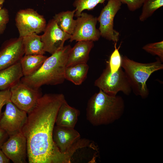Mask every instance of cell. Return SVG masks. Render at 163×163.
I'll return each instance as SVG.
<instances>
[{"instance_id": "6da1fadb", "label": "cell", "mask_w": 163, "mask_h": 163, "mask_svg": "<svg viewBox=\"0 0 163 163\" xmlns=\"http://www.w3.org/2000/svg\"><path fill=\"white\" fill-rule=\"evenodd\" d=\"M65 100L62 94H45L27 113L22 132L27 140L29 163H68L66 154L60 152L53 137L58 110Z\"/></svg>"}, {"instance_id": "7a4b0ae2", "label": "cell", "mask_w": 163, "mask_h": 163, "mask_svg": "<svg viewBox=\"0 0 163 163\" xmlns=\"http://www.w3.org/2000/svg\"><path fill=\"white\" fill-rule=\"evenodd\" d=\"M124 109V102L121 96L110 95L99 89L88 101L86 119L94 126L108 125L120 119Z\"/></svg>"}, {"instance_id": "3957f363", "label": "cell", "mask_w": 163, "mask_h": 163, "mask_svg": "<svg viewBox=\"0 0 163 163\" xmlns=\"http://www.w3.org/2000/svg\"><path fill=\"white\" fill-rule=\"evenodd\" d=\"M71 48L70 45H66L51 54L37 71L30 75L23 77L20 81L36 89H39L45 85H53L62 83L65 80L67 59Z\"/></svg>"}, {"instance_id": "277c9868", "label": "cell", "mask_w": 163, "mask_h": 163, "mask_svg": "<svg viewBox=\"0 0 163 163\" xmlns=\"http://www.w3.org/2000/svg\"><path fill=\"white\" fill-rule=\"evenodd\" d=\"M160 59L148 63H142L132 60L126 56L122 57L121 67L123 69L134 94L145 99L149 91L146 82L152 74L163 69Z\"/></svg>"}, {"instance_id": "5b68a950", "label": "cell", "mask_w": 163, "mask_h": 163, "mask_svg": "<svg viewBox=\"0 0 163 163\" xmlns=\"http://www.w3.org/2000/svg\"><path fill=\"white\" fill-rule=\"evenodd\" d=\"M94 85L111 95H116L120 91L128 95L132 91L130 84L122 68L121 67L117 72L111 73L108 65L95 81Z\"/></svg>"}, {"instance_id": "8992f818", "label": "cell", "mask_w": 163, "mask_h": 163, "mask_svg": "<svg viewBox=\"0 0 163 163\" xmlns=\"http://www.w3.org/2000/svg\"><path fill=\"white\" fill-rule=\"evenodd\" d=\"M122 4L119 0H108L97 18L101 36L114 43L119 41L120 34L114 29V19Z\"/></svg>"}, {"instance_id": "52a82bcc", "label": "cell", "mask_w": 163, "mask_h": 163, "mask_svg": "<svg viewBox=\"0 0 163 163\" xmlns=\"http://www.w3.org/2000/svg\"><path fill=\"white\" fill-rule=\"evenodd\" d=\"M15 22L20 37L33 33L39 34L44 31L46 26L43 17L30 8L19 11L16 15Z\"/></svg>"}, {"instance_id": "ba28073f", "label": "cell", "mask_w": 163, "mask_h": 163, "mask_svg": "<svg viewBox=\"0 0 163 163\" xmlns=\"http://www.w3.org/2000/svg\"><path fill=\"white\" fill-rule=\"evenodd\" d=\"M10 90L11 102L27 113L33 109L42 95L39 89L32 88L21 81L12 86Z\"/></svg>"}, {"instance_id": "9c48e42d", "label": "cell", "mask_w": 163, "mask_h": 163, "mask_svg": "<svg viewBox=\"0 0 163 163\" xmlns=\"http://www.w3.org/2000/svg\"><path fill=\"white\" fill-rule=\"evenodd\" d=\"M0 118V126L8 136L22 132L26 123L27 113L16 107L10 100L6 104Z\"/></svg>"}, {"instance_id": "30bf717a", "label": "cell", "mask_w": 163, "mask_h": 163, "mask_svg": "<svg viewBox=\"0 0 163 163\" xmlns=\"http://www.w3.org/2000/svg\"><path fill=\"white\" fill-rule=\"evenodd\" d=\"M76 24L70 41L73 40L97 41L100 37V32L96 28L97 18L86 13L82 12L77 17Z\"/></svg>"}, {"instance_id": "8fae6325", "label": "cell", "mask_w": 163, "mask_h": 163, "mask_svg": "<svg viewBox=\"0 0 163 163\" xmlns=\"http://www.w3.org/2000/svg\"><path fill=\"white\" fill-rule=\"evenodd\" d=\"M43 32L41 36L44 50L51 54L62 48L71 35L60 29L53 19L49 21Z\"/></svg>"}, {"instance_id": "7c38bea8", "label": "cell", "mask_w": 163, "mask_h": 163, "mask_svg": "<svg viewBox=\"0 0 163 163\" xmlns=\"http://www.w3.org/2000/svg\"><path fill=\"white\" fill-rule=\"evenodd\" d=\"M1 149L14 163H26L27 143L22 132L9 136Z\"/></svg>"}, {"instance_id": "4fadbf2b", "label": "cell", "mask_w": 163, "mask_h": 163, "mask_svg": "<svg viewBox=\"0 0 163 163\" xmlns=\"http://www.w3.org/2000/svg\"><path fill=\"white\" fill-rule=\"evenodd\" d=\"M24 54L22 37L5 43L0 50V71L19 62Z\"/></svg>"}, {"instance_id": "5bb4252c", "label": "cell", "mask_w": 163, "mask_h": 163, "mask_svg": "<svg viewBox=\"0 0 163 163\" xmlns=\"http://www.w3.org/2000/svg\"><path fill=\"white\" fill-rule=\"evenodd\" d=\"M54 141L60 151L66 153L73 145L80 138L79 133L74 128L64 127L56 125L53 132Z\"/></svg>"}, {"instance_id": "9a60e30c", "label": "cell", "mask_w": 163, "mask_h": 163, "mask_svg": "<svg viewBox=\"0 0 163 163\" xmlns=\"http://www.w3.org/2000/svg\"><path fill=\"white\" fill-rule=\"evenodd\" d=\"M93 41H79L71 48L66 62V67L75 64L87 63L89 53L94 46Z\"/></svg>"}, {"instance_id": "2e32d148", "label": "cell", "mask_w": 163, "mask_h": 163, "mask_svg": "<svg viewBox=\"0 0 163 163\" xmlns=\"http://www.w3.org/2000/svg\"><path fill=\"white\" fill-rule=\"evenodd\" d=\"M80 114L79 110L69 105L65 100L58 110L55 124L61 127L74 128Z\"/></svg>"}, {"instance_id": "e0dca14e", "label": "cell", "mask_w": 163, "mask_h": 163, "mask_svg": "<svg viewBox=\"0 0 163 163\" xmlns=\"http://www.w3.org/2000/svg\"><path fill=\"white\" fill-rule=\"evenodd\" d=\"M20 62L0 71V90L10 89L23 77Z\"/></svg>"}, {"instance_id": "ac0fdd59", "label": "cell", "mask_w": 163, "mask_h": 163, "mask_svg": "<svg viewBox=\"0 0 163 163\" xmlns=\"http://www.w3.org/2000/svg\"><path fill=\"white\" fill-rule=\"evenodd\" d=\"M47 57L43 55L24 56L19 61L23 76L30 75L35 72Z\"/></svg>"}, {"instance_id": "d6986e66", "label": "cell", "mask_w": 163, "mask_h": 163, "mask_svg": "<svg viewBox=\"0 0 163 163\" xmlns=\"http://www.w3.org/2000/svg\"><path fill=\"white\" fill-rule=\"evenodd\" d=\"M89 67L87 63L75 64L66 67L65 79L76 85H81L86 78Z\"/></svg>"}, {"instance_id": "ffe728a7", "label": "cell", "mask_w": 163, "mask_h": 163, "mask_svg": "<svg viewBox=\"0 0 163 163\" xmlns=\"http://www.w3.org/2000/svg\"><path fill=\"white\" fill-rule=\"evenodd\" d=\"M22 37L24 55H44L45 53L41 36L33 33Z\"/></svg>"}, {"instance_id": "44dd1931", "label": "cell", "mask_w": 163, "mask_h": 163, "mask_svg": "<svg viewBox=\"0 0 163 163\" xmlns=\"http://www.w3.org/2000/svg\"><path fill=\"white\" fill-rule=\"evenodd\" d=\"M75 12V9L62 11L53 17V19L59 28L70 35L73 33L76 24V20L73 18Z\"/></svg>"}, {"instance_id": "7402d4cb", "label": "cell", "mask_w": 163, "mask_h": 163, "mask_svg": "<svg viewBox=\"0 0 163 163\" xmlns=\"http://www.w3.org/2000/svg\"><path fill=\"white\" fill-rule=\"evenodd\" d=\"M163 6V0H144L139 20L144 21L150 17L158 9Z\"/></svg>"}, {"instance_id": "603a6c76", "label": "cell", "mask_w": 163, "mask_h": 163, "mask_svg": "<svg viewBox=\"0 0 163 163\" xmlns=\"http://www.w3.org/2000/svg\"><path fill=\"white\" fill-rule=\"evenodd\" d=\"M106 0H75L73 3V6L75 7L74 15L78 17L84 10H92L97 4L103 3Z\"/></svg>"}, {"instance_id": "cb8c5ba5", "label": "cell", "mask_w": 163, "mask_h": 163, "mask_svg": "<svg viewBox=\"0 0 163 163\" xmlns=\"http://www.w3.org/2000/svg\"><path fill=\"white\" fill-rule=\"evenodd\" d=\"M142 49L152 55L157 56L163 62V41L148 43L144 45Z\"/></svg>"}, {"instance_id": "d4e9b609", "label": "cell", "mask_w": 163, "mask_h": 163, "mask_svg": "<svg viewBox=\"0 0 163 163\" xmlns=\"http://www.w3.org/2000/svg\"><path fill=\"white\" fill-rule=\"evenodd\" d=\"M117 43H115L114 50L110 59L108 66L111 73L117 72L121 67L122 57L119 52V47L117 48Z\"/></svg>"}, {"instance_id": "484cf974", "label": "cell", "mask_w": 163, "mask_h": 163, "mask_svg": "<svg viewBox=\"0 0 163 163\" xmlns=\"http://www.w3.org/2000/svg\"><path fill=\"white\" fill-rule=\"evenodd\" d=\"M122 4H126L128 9L134 11L140 8L144 0H119Z\"/></svg>"}, {"instance_id": "4316f807", "label": "cell", "mask_w": 163, "mask_h": 163, "mask_svg": "<svg viewBox=\"0 0 163 163\" xmlns=\"http://www.w3.org/2000/svg\"><path fill=\"white\" fill-rule=\"evenodd\" d=\"M9 20L8 11L5 8L0 10V34L4 31Z\"/></svg>"}, {"instance_id": "83f0119b", "label": "cell", "mask_w": 163, "mask_h": 163, "mask_svg": "<svg viewBox=\"0 0 163 163\" xmlns=\"http://www.w3.org/2000/svg\"><path fill=\"white\" fill-rule=\"evenodd\" d=\"M11 98L10 89L0 91V118L2 114V109L3 107L6 105Z\"/></svg>"}, {"instance_id": "f1b7e54d", "label": "cell", "mask_w": 163, "mask_h": 163, "mask_svg": "<svg viewBox=\"0 0 163 163\" xmlns=\"http://www.w3.org/2000/svg\"><path fill=\"white\" fill-rule=\"evenodd\" d=\"M8 136L6 132L0 126V149Z\"/></svg>"}, {"instance_id": "f546056e", "label": "cell", "mask_w": 163, "mask_h": 163, "mask_svg": "<svg viewBox=\"0 0 163 163\" xmlns=\"http://www.w3.org/2000/svg\"><path fill=\"white\" fill-rule=\"evenodd\" d=\"M10 159L5 155L2 150L0 149V163H9Z\"/></svg>"}, {"instance_id": "4dcf8cb0", "label": "cell", "mask_w": 163, "mask_h": 163, "mask_svg": "<svg viewBox=\"0 0 163 163\" xmlns=\"http://www.w3.org/2000/svg\"><path fill=\"white\" fill-rule=\"evenodd\" d=\"M5 0H0V10L2 9V6Z\"/></svg>"}]
</instances>
